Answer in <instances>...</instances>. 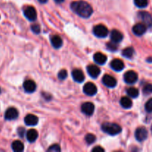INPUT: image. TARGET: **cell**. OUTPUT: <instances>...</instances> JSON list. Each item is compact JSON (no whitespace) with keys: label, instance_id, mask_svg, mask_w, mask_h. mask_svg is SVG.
<instances>
[{"label":"cell","instance_id":"cell-1","mask_svg":"<svg viewBox=\"0 0 152 152\" xmlns=\"http://www.w3.org/2000/svg\"><path fill=\"white\" fill-rule=\"evenodd\" d=\"M71 8L74 13L83 18H88L93 13V8L90 4L85 1H73Z\"/></svg>","mask_w":152,"mask_h":152},{"label":"cell","instance_id":"cell-2","mask_svg":"<svg viewBox=\"0 0 152 152\" xmlns=\"http://www.w3.org/2000/svg\"><path fill=\"white\" fill-rule=\"evenodd\" d=\"M102 130L108 134L114 136L122 132V129L119 125L112 123H105L102 125Z\"/></svg>","mask_w":152,"mask_h":152},{"label":"cell","instance_id":"cell-3","mask_svg":"<svg viewBox=\"0 0 152 152\" xmlns=\"http://www.w3.org/2000/svg\"><path fill=\"white\" fill-rule=\"evenodd\" d=\"M93 32L96 37H99V38H104L108 35V30L105 25H98L94 28Z\"/></svg>","mask_w":152,"mask_h":152},{"label":"cell","instance_id":"cell-4","mask_svg":"<svg viewBox=\"0 0 152 152\" xmlns=\"http://www.w3.org/2000/svg\"><path fill=\"white\" fill-rule=\"evenodd\" d=\"M24 15L25 17L28 19V20L34 22L37 19V10L32 6H28L24 10Z\"/></svg>","mask_w":152,"mask_h":152},{"label":"cell","instance_id":"cell-5","mask_svg":"<svg viewBox=\"0 0 152 152\" xmlns=\"http://www.w3.org/2000/svg\"><path fill=\"white\" fill-rule=\"evenodd\" d=\"M138 80V75L135 71H129L124 74V80L128 84H134Z\"/></svg>","mask_w":152,"mask_h":152},{"label":"cell","instance_id":"cell-6","mask_svg":"<svg viewBox=\"0 0 152 152\" xmlns=\"http://www.w3.org/2000/svg\"><path fill=\"white\" fill-rule=\"evenodd\" d=\"M135 137L139 142H142L148 137V131L144 127L138 128L135 132Z\"/></svg>","mask_w":152,"mask_h":152},{"label":"cell","instance_id":"cell-7","mask_svg":"<svg viewBox=\"0 0 152 152\" xmlns=\"http://www.w3.org/2000/svg\"><path fill=\"white\" fill-rule=\"evenodd\" d=\"M83 91L86 95L88 96H94L97 92V88L96 87L94 83H88L83 87Z\"/></svg>","mask_w":152,"mask_h":152},{"label":"cell","instance_id":"cell-8","mask_svg":"<svg viewBox=\"0 0 152 152\" xmlns=\"http://www.w3.org/2000/svg\"><path fill=\"white\" fill-rule=\"evenodd\" d=\"M81 111L86 115L91 116L94 111V105L92 102H85L82 105Z\"/></svg>","mask_w":152,"mask_h":152},{"label":"cell","instance_id":"cell-9","mask_svg":"<svg viewBox=\"0 0 152 152\" xmlns=\"http://www.w3.org/2000/svg\"><path fill=\"white\" fill-rule=\"evenodd\" d=\"M102 83L108 88H114L117 86V80L114 77L106 74L102 77Z\"/></svg>","mask_w":152,"mask_h":152},{"label":"cell","instance_id":"cell-10","mask_svg":"<svg viewBox=\"0 0 152 152\" xmlns=\"http://www.w3.org/2000/svg\"><path fill=\"white\" fill-rule=\"evenodd\" d=\"M140 19L144 22L146 26L151 27L152 26V16L151 14L145 11H141L138 13Z\"/></svg>","mask_w":152,"mask_h":152},{"label":"cell","instance_id":"cell-11","mask_svg":"<svg viewBox=\"0 0 152 152\" xmlns=\"http://www.w3.org/2000/svg\"><path fill=\"white\" fill-rule=\"evenodd\" d=\"M147 26L143 23H137L133 27L132 31L133 33L137 36H142L145 33Z\"/></svg>","mask_w":152,"mask_h":152},{"label":"cell","instance_id":"cell-12","mask_svg":"<svg viewBox=\"0 0 152 152\" xmlns=\"http://www.w3.org/2000/svg\"><path fill=\"white\" fill-rule=\"evenodd\" d=\"M19 116V112L15 108H9L4 114V118L7 120H13L16 119Z\"/></svg>","mask_w":152,"mask_h":152},{"label":"cell","instance_id":"cell-13","mask_svg":"<svg viewBox=\"0 0 152 152\" xmlns=\"http://www.w3.org/2000/svg\"><path fill=\"white\" fill-rule=\"evenodd\" d=\"M87 71L92 78H96V77H98V76L99 75V74L101 72L100 69L97 66L94 65H88L87 67Z\"/></svg>","mask_w":152,"mask_h":152},{"label":"cell","instance_id":"cell-14","mask_svg":"<svg viewBox=\"0 0 152 152\" xmlns=\"http://www.w3.org/2000/svg\"><path fill=\"white\" fill-rule=\"evenodd\" d=\"M111 67L113 70L116 71H121L124 68L125 65L121 59H115L111 61Z\"/></svg>","mask_w":152,"mask_h":152},{"label":"cell","instance_id":"cell-15","mask_svg":"<svg viewBox=\"0 0 152 152\" xmlns=\"http://www.w3.org/2000/svg\"><path fill=\"white\" fill-rule=\"evenodd\" d=\"M39 122V119L37 116L34 114H28L25 117V123L27 126H34L37 125Z\"/></svg>","mask_w":152,"mask_h":152},{"label":"cell","instance_id":"cell-16","mask_svg":"<svg viewBox=\"0 0 152 152\" xmlns=\"http://www.w3.org/2000/svg\"><path fill=\"white\" fill-rule=\"evenodd\" d=\"M72 77L74 81L77 83H83L85 80V75L81 70L75 69L72 71Z\"/></svg>","mask_w":152,"mask_h":152},{"label":"cell","instance_id":"cell-17","mask_svg":"<svg viewBox=\"0 0 152 152\" xmlns=\"http://www.w3.org/2000/svg\"><path fill=\"white\" fill-rule=\"evenodd\" d=\"M23 88L25 91L28 93H33L37 88L36 83L32 80H26L23 84Z\"/></svg>","mask_w":152,"mask_h":152},{"label":"cell","instance_id":"cell-18","mask_svg":"<svg viewBox=\"0 0 152 152\" xmlns=\"http://www.w3.org/2000/svg\"><path fill=\"white\" fill-rule=\"evenodd\" d=\"M123 36L121 34V32H120L117 30H113L111 31V42L115 43H119L123 40Z\"/></svg>","mask_w":152,"mask_h":152},{"label":"cell","instance_id":"cell-19","mask_svg":"<svg viewBox=\"0 0 152 152\" xmlns=\"http://www.w3.org/2000/svg\"><path fill=\"white\" fill-rule=\"evenodd\" d=\"M94 59L96 63L99 64V65H103L107 61V56L103 53L98 52L94 55Z\"/></svg>","mask_w":152,"mask_h":152},{"label":"cell","instance_id":"cell-20","mask_svg":"<svg viewBox=\"0 0 152 152\" xmlns=\"http://www.w3.org/2000/svg\"><path fill=\"white\" fill-rule=\"evenodd\" d=\"M38 137V132L35 129H31L27 132V140L30 142H33Z\"/></svg>","mask_w":152,"mask_h":152},{"label":"cell","instance_id":"cell-21","mask_svg":"<svg viewBox=\"0 0 152 152\" xmlns=\"http://www.w3.org/2000/svg\"><path fill=\"white\" fill-rule=\"evenodd\" d=\"M51 44L55 48H59L62 45V39L59 36H53L51 38Z\"/></svg>","mask_w":152,"mask_h":152},{"label":"cell","instance_id":"cell-22","mask_svg":"<svg viewBox=\"0 0 152 152\" xmlns=\"http://www.w3.org/2000/svg\"><path fill=\"white\" fill-rule=\"evenodd\" d=\"M120 105H122V107H123L124 108H130L132 106V99L129 97L127 96H124V97H122L120 99Z\"/></svg>","mask_w":152,"mask_h":152},{"label":"cell","instance_id":"cell-23","mask_svg":"<svg viewBox=\"0 0 152 152\" xmlns=\"http://www.w3.org/2000/svg\"><path fill=\"white\" fill-rule=\"evenodd\" d=\"M12 149L16 152H21L24 150V145L21 141L16 140L12 143Z\"/></svg>","mask_w":152,"mask_h":152},{"label":"cell","instance_id":"cell-24","mask_svg":"<svg viewBox=\"0 0 152 152\" xmlns=\"http://www.w3.org/2000/svg\"><path fill=\"white\" fill-rule=\"evenodd\" d=\"M134 49L132 47L126 48L124 50H123V52H122V55L128 59L132 58L134 56Z\"/></svg>","mask_w":152,"mask_h":152},{"label":"cell","instance_id":"cell-25","mask_svg":"<svg viewBox=\"0 0 152 152\" xmlns=\"http://www.w3.org/2000/svg\"><path fill=\"white\" fill-rule=\"evenodd\" d=\"M127 94L132 98H136L139 96V91L135 88H129L127 89Z\"/></svg>","mask_w":152,"mask_h":152},{"label":"cell","instance_id":"cell-26","mask_svg":"<svg viewBox=\"0 0 152 152\" xmlns=\"http://www.w3.org/2000/svg\"><path fill=\"white\" fill-rule=\"evenodd\" d=\"M134 4L137 7L144 8L148 5V0H134Z\"/></svg>","mask_w":152,"mask_h":152},{"label":"cell","instance_id":"cell-27","mask_svg":"<svg viewBox=\"0 0 152 152\" xmlns=\"http://www.w3.org/2000/svg\"><path fill=\"white\" fill-rule=\"evenodd\" d=\"M107 49L110 51L114 52L118 49V46L117 45V43L113 42H108L106 44Z\"/></svg>","mask_w":152,"mask_h":152},{"label":"cell","instance_id":"cell-28","mask_svg":"<svg viewBox=\"0 0 152 152\" xmlns=\"http://www.w3.org/2000/svg\"><path fill=\"white\" fill-rule=\"evenodd\" d=\"M86 141L88 144L91 145V144L94 143L96 140V137L93 134H88L86 136Z\"/></svg>","mask_w":152,"mask_h":152},{"label":"cell","instance_id":"cell-29","mask_svg":"<svg viewBox=\"0 0 152 152\" xmlns=\"http://www.w3.org/2000/svg\"><path fill=\"white\" fill-rule=\"evenodd\" d=\"M67 77H68V72H67L66 70L62 69L58 73V78H59V80H65V79L67 78Z\"/></svg>","mask_w":152,"mask_h":152},{"label":"cell","instance_id":"cell-30","mask_svg":"<svg viewBox=\"0 0 152 152\" xmlns=\"http://www.w3.org/2000/svg\"><path fill=\"white\" fill-rule=\"evenodd\" d=\"M142 91L145 94H152V84H146L144 86Z\"/></svg>","mask_w":152,"mask_h":152},{"label":"cell","instance_id":"cell-31","mask_svg":"<svg viewBox=\"0 0 152 152\" xmlns=\"http://www.w3.org/2000/svg\"><path fill=\"white\" fill-rule=\"evenodd\" d=\"M145 110H146L147 112L148 113L152 112V98H151V99H150L149 100L145 103Z\"/></svg>","mask_w":152,"mask_h":152},{"label":"cell","instance_id":"cell-32","mask_svg":"<svg viewBox=\"0 0 152 152\" xmlns=\"http://www.w3.org/2000/svg\"><path fill=\"white\" fill-rule=\"evenodd\" d=\"M31 30H32V31L34 33V34H38L40 33L41 28H40V26L38 25V24H34V25H31Z\"/></svg>","mask_w":152,"mask_h":152},{"label":"cell","instance_id":"cell-33","mask_svg":"<svg viewBox=\"0 0 152 152\" xmlns=\"http://www.w3.org/2000/svg\"><path fill=\"white\" fill-rule=\"evenodd\" d=\"M61 151V148L59 147V145H56V144H54V145L50 146V148L48 149V151H51V152H59Z\"/></svg>","mask_w":152,"mask_h":152},{"label":"cell","instance_id":"cell-34","mask_svg":"<svg viewBox=\"0 0 152 152\" xmlns=\"http://www.w3.org/2000/svg\"><path fill=\"white\" fill-rule=\"evenodd\" d=\"M25 130L24 128H19V129H18V134H19V137H22L25 135Z\"/></svg>","mask_w":152,"mask_h":152},{"label":"cell","instance_id":"cell-35","mask_svg":"<svg viewBox=\"0 0 152 152\" xmlns=\"http://www.w3.org/2000/svg\"><path fill=\"white\" fill-rule=\"evenodd\" d=\"M104 151H105V149H104L103 148H102L101 146H96L95 148H94L93 149H92V151L93 152H102Z\"/></svg>","mask_w":152,"mask_h":152},{"label":"cell","instance_id":"cell-36","mask_svg":"<svg viewBox=\"0 0 152 152\" xmlns=\"http://www.w3.org/2000/svg\"><path fill=\"white\" fill-rule=\"evenodd\" d=\"M39 1L40 3H42V4H45V3H46L48 1V0H38Z\"/></svg>","mask_w":152,"mask_h":152},{"label":"cell","instance_id":"cell-37","mask_svg":"<svg viewBox=\"0 0 152 152\" xmlns=\"http://www.w3.org/2000/svg\"><path fill=\"white\" fill-rule=\"evenodd\" d=\"M54 1H56V3H62V2H63L65 0H54Z\"/></svg>","mask_w":152,"mask_h":152},{"label":"cell","instance_id":"cell-38","mask_svg":"<svg viewBox=\"0 0 152 152\" xmlns=\"http://www.w3.org/2000/svg\"><path fill=\"white\" fill-rule=\"evenodd\" d=\"M148 62H151L152 59H148Z\"/></svg>","mask_w":152,"mask_h":152},{"label":"cell","instance_id":"cell-39","mask_svg":"<svg viewBox=\"0 0 152 152\" xmlns=\"http://www.w3.org/2000/svg\"><path fill=\"white\" fill-rule=\"evenodd\" d=\"M1 88H0V94H1Z\"/></svg>","mask_w":152,"mask_h":152},{"label":"cell","instance_id":"cell-40","mask_svg":"<svg viewBox=\"0 0 152 152\" xmlns=\"http://www.w3.org/2000/svg\"><path fill=\"white\" fill-rule=\"evenodd\" d=\"M151 132H152V126H151Z\"/></svg>","mask_w":152,"mask_h":152}]
</instances>
